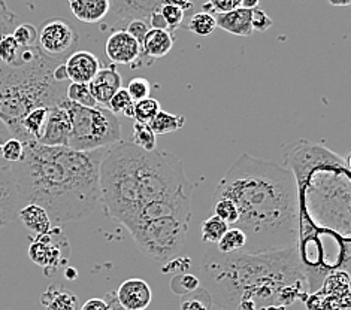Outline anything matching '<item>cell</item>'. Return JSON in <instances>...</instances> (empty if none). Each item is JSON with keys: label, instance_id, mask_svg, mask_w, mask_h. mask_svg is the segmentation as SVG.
<instances>
[{"label": "cell", "instance_id": "17", "mask_svg": "<svg viewBox=\"0 0 351 310\" xmlns=\"http://www.w3.org/2000/svg\"><path fill=\"white\" fill-rule=\"evenodd\" d=\"M111 11L124 23L132 20H145L148 23V16L153 11L160 6V0H110Z\"/></svg>", "mask_w": 351, "mask_h": 310}, {"label": "cell", "instance_id": "46", "mask_svg": "<svg viewBox=\"0 0 351 310\" xmlns=\"http://www.w3.org/2000/svg\"><path fill=\"white\" fill-rule=\"evenodd\" d=\"M160 5H172V6H178L184 12H189L190 10H193V0H160Z\"/></svg>", "mask_w": 351, "mask_h": 310}, {"label": "cell", "instance_id": "5", "mask_svg": "<svg viewBox=\"0 0 351 310\" xmlns=\"http://www.w3.org/2000/svg\"><path fill=\"white\" fill-rule=\"evenodd\" d=\"M106 151L24 142L23 160L11 164L24 205L44 207L58 227L90 216L100 203V163Z\"/></svg>", "mask_w": 351, "mask_h": 310}, {"label": "cell", "instance_id": "31", "mask_svg": "<svg viewBox=\"0 0 351 310\" xmlns=\"http://www.w3.org/2000/svg\"><path fill=\"white\" fill-rule=\"evenodd\" d=\"M21 47L16 44L12 35H6L0 39V63L5 66H11L16 68V62H19Z\"/></svg>", "mask_w": 351, "mask_h": 310}, {"label": "cell", "instance_id": "51", "mask_svg": "<svg viewBox=\"0 0 351 310\" xmlns=\"http://www.w3.org/2000/svg\"><path fill=\"white\" fill-rule=\"evenodd\" d=\"M266 310H286V306H266Z\"/></svg>", "mask_w": 351, "mask_h": 310}, {"label": "cell", "instance_id": "36", "mask_svg": "<svg viewBox=\"0 0 351 310\" xmlns=\"http://www.w3.org/2000/svg\"><path fill=\"white\" fill-rule=\"evenodd\" d=\"M162 16L165 18L166 24H168L169 31L177 30L182 26L184 18H186V12H184L181 8L178 6H172V5H160L158 8Z\"/></svg>", "mask_w": 351, "mask_h": 310}, {"label": "cell", "instance_id": "27", "mask_svg": "<svg viewBox=\"0 0 351 310\" xmlns=\"http://www.w3.org/2000/svg\"><path fill=\"white\" fill-rule=\"evenodd\" d=\"M66 100L73 102L86 107H96L99 106L96 103L95 97L91 96L88 83H80V82H71L68 87H66Z\"/></svg>", "mask_w": 351, "mask_h": 310}, {"label": "cell", "instance_id": "48", "mask_svg": "<svg viewBox=\"0 0 351 310\" xmlns=\"http://www.w3.org/2000/svg\"><path fill=\"white\" fill-rule=\"evenodd\" d=\"M261 0H241V8H245V10H254L258 8Z\"/></svg>", "mask_w": 351, "mask_h": 310}, {"label": "cell", "instance_id": "30", "mask_svg": "<svg viewBox=\"0 0 351 310\" xmlns=\"http://www.w3.org/2000/svg\"><path fill=\"white\" fill-rule=\"evenodd\" d=\"M162 109L160 102L154 97H147L135 102V121L139 122H145L149 124L154 116L157 115V112Z\"/></svg>", "mask_w": 351, "mask_h": 310}, {"label": "cell", "instance_id": "13", "mask_svg": "<svg viewBox=\"0 0 351 310\" xmlns=\"http://www.w3.org/2000/svg\"><path fill=\"white\" fill-rule=\"evenodd\" d=\"M64 68L71 82L88 83L102 69V64L93 53L81 49V51H75L66 58Z\"/></svg>", "mask_w": 351, "mask_h": 310}, {"label": "cell", "instance_id": "18", "mask_svg": "<svg viewBox=\"0 0 351 310\" xmlns=\"http://www.w3.org/2000/svg\"><path fill=\"white\" fill-rule=\"evenodd\" d=\"M215 23L217 27H220L235 36L248 38L253 33L252 10H245V8H237V10L230 12L217 14Z\"/></svg>", "mask_w": 351, "mask_h": 310}, {"label": "cell", "instance_id": "6", "mask_svg": "<svg viewBox=\"0 0 351 310\" xmlns=\"http://www.w3.org/2000/svg\"><path fill=\"white\" fill-rule=\"evenodd\" d=\"M60 60L39 49L35 60L11 68L0 64V120L23 142L21 120L36 107H51L66 100V87L53 78Z\"/></svg>", "mask_w": 351, "mask_h": 310}, {"label": "cell", "instance_id": "33", "mask_svg": "<svg viewBox=\"0 0 351 310\" xmlns=\"http://www.w3.org/2000/svg\"><path fill=\"white\" fill-rule=\"evenodd\" d=\"M12 36L21 48H30L38 44V29L30 23L16 26L12 31Z\"/></svg>", "mask_w": 351, "mask_h": 310}, {"label": "cell", "instance_id": "50", "mask_svg": "<svg viewBox=\"0 0 351 310\" xmlns=\"http://www.w3.org/2000/svg\"><path fill=\"white\" fill-rule=\"evenodd\" d=\"M328 2L332 5V6H350L351 5V0H328Z\"/></svg>", "mask_w": 351, "mask_h": 310}, {"label": "cell", "instance_id": "12", "mask_svg": "<svg viewBox=\"0 0 351 310\" xmlns=\"http://www.w3.org/2000/svg\"><path fill=\"white\" fill-rule=\"evenodd\" d=\"M71 133L69 115L62 105L48 109V116L40 133L39 144L47 146H68Z\"/></svg>", "mask_w": 351, "mask_h": 310}, {"label": "cell", "instance_id": "21", "mask_svg": "<svg viewBox=\"0 0 351 310\" xmlns=\"http://www.w3.org/2000/svg\"><path fill=\"white\" fill-rule=\"evenodd\" d=\"M19 218L24 227H26L29 231H32L33 234H36V236H40V234H47L54 227L45 209L40 207L39 205H35V203L24 205L20 209Z\"/></svg>", "mask_w": 351, "mask_h": 310}, {"label": "cell", "instance_id": "9", "mask_svg": "<svg viewBox=\"0 0 351 310\" xmlns=\"http://www.w3.org/2000/svg\"><path fill=\"white\" fill-rule=\"evenodd\" d=\"M77 44L78 31L68 20L60 16H53L44 21L43 27L38 31V48L47 57L56 60H64V57L72 53Z\"/></svg>", "mask_w": 351, "mask_h": 310}, {"label": "cell", "instance_id": "26", "mask_svg": "<svg viewBox=\"0 0 351 310\" xmlns=\"http://www.w3.org/2000/svg\"><path fill=\"white\" fill-rule=\"evenodd\" d=\"M245 246V234L237 227H229L217 243V250L223 254L239 253Z\"/></svg>", "mask_w": 351, "mask_h": 310}, {"label": "cell", "instance_id": "7", "mask_svg": "<svg viewBox=\"0 0 351 310\" xmlns=\"http://www.w3.org/2000/svg\"><path fill=\"white\" fill-rule=\"evenodd\" d=\"M69 115L71 133L68 146L75 151L110 148L121 140V122L104 106L86 107L69 100L60 103Z\"/></svg>", "mask_w": 351, "mask_h": 310}, {"label": "cell", "instance_id": "25", "mask_svg": "<svg viewBox=\"0 0 351 310\" xmlns=\"http://www.w3.org/2000/svg\"><path fill=\"white\" fill-rule=\"evenodd\" d=\"M187 29L199 38H210L217 29L215 16L210 12H197L191 16Z\"/></svg>", "mask_w": 351, "mask_h": 310}, {"label": "cell", "instance_id": "16", "mask_svg": "<svg viewBox=\"0 0 351 310\" xmlns=\"http://www.w3.org/2000/svg\"><path fill=\"white\" fill-rule=\"evenodd\" d=\"M175 44L173 33L169 30L149 29L141 44V60L149 58V60H158L168 55Z\"/></svg>", "mask_w": 351, "mask_h": 310}, {"label": "cell", "instance_id": "52", "mask_svg": "<svg viewBox=\"0 0 351 310\" xmlns=\"http://www.w3.org/2000/svg\"><path fill=\"white\" fill-rule=\"evenodd\" d=\"M258 310H266V309H265V307H262V309H258Z\"/></svg>", "mask_w": 351, "mask_h": 310}, {"label": "cell", "instance_id": "37", "mask_svg": "<svg viewBox=\"0 0 351 310\" xmlns=\"http://www.w3.org/2000/svg\"><path fill=\"white\" fill-rule=\"evenodd\" d=\"M15 27H16L15 14L10 10V8H8L5 0H0V39L6 35H12Z\"/></svg>", "mask_w": 351, "mask_h": 310}, {"label": "cell", "instance_id": "40", "mask_svg": "<svg viewBox=\"0 0 351 310\" xmlns=\"http://www.w3.org/2000/svg\"><path fill=\"white\" fill-rule=\"evenodd\" d=\"M274 26V21L269 15H267L261 8H254L252 10V27L253 31H267Z\"/></svg>", "mask_w": 351, "mask_h": 310}, {"label": "cell", "instance_id": "24", "mask_svg": "<svg viewBox=\"0 0 351 310\" xmlns=\"http://www.w3.org/2000/svg\"><path fill=\"white\" fill-rule=\"evenodd\" d=\"M130 142L144 151H154L157 148V135L149 127V124L135 121Z\"/></svg>", "mask_w": 351, "mask_h": 310}, {"label": "cell", "instance_id": "8", "mask_svg": "<svg viewBox=\"0 0 351 310\" xmlns=\"http://www.w3.org/2000/svg\"><path fill=\"white\" fill-rule=\"evenodd\" d=\"M71 245L62 227L54 225L47 234H40L32 240L29 257L36 266L43 267L45 276L54 273L69 261Z\"/></svg>", "mask_w": 351, "mask_h": 310}, {"label": "cell", "instance_id": "29", "mask_svg": "<svg viewBox=\"0 0 351 310\" xmlns=\"http://www.w3.org/2000/svg\"><path fill=\"white\" fill-rule=\"evenodd\" d=\"M230 225L226 224L223 220H220L219 216H210L208 220L202 222V227H200V231H202V240L205 243H219L223 234L228 231Z\"/></svg>", "mask_w": 351, "mask_h": 310}, {"label": "cell", "instance_id": "38", "mask_svg": "<svg viewBox=\"0 0 351 310\" xmlns=\"http://www.w3.org/2000/svg\"><path fill=\"white\" fill-rule=\"evenodd\" d=\"M128 93L132 97L133 102L149 97V91H152V83L145 78H133L128 86Z\"/></svg>", "mask_w": 351, "mask_h": 310}, {"label": "cell", "instance_id": "15", "mask_svg": "<svg viewBox=\"0 0 351 310\" xmlns=\"http://www.w3.org/2000/svg\"><path fill=\"white\" fill-rule=\"evenodd\" d=\"M91 96L95 97L99 106L106 107L112 96L123 88V78L115 68H104L97 72L96 77L88 82Z\"/></svg>", "mask_w": 351, "mask_h": 310}, {"label": "cell", "instance_id": "2", "mask_svg": "<svg viewBox=\"0 0 351 310\" xmlns=\"http://www.w3.org/2000/svg\"><path fill=\"white\" fill-rule=\"evenodd\" d=\"M193 191L181 158L165 151H144L120 140L100 163L102 211L129 233L160 218L190 221Z\"/></svg>", "mask_w": 351, "mask_h": 310}, {"label": "cell", "instance_id": "45", "mask_svg": "<svg viewBox=\"0 0 351 310\" xmlns=\"http://www.w3.org/2000/svg\"><path fill=\"white\" fill-rule=\"evenodd\" d=\"M80 310H108V307L104 298H90L80 307Z\"/></svg>", "mask_w": 351, "mask_h": 310}, {"label": "cell", "instance_id": "11", "mask_svg": "<svg viewBox=\"0 0 351 310\" xmlns=\"http://www.w3.org/2000/svg\"><path fill=\"white\" fill-rule=\"evenodd\" d=\"M105 51L114 64L136 68L141 60V44L126 30H115L106 40Z\"/></svg>", "mask_w": 351, "mask_h": 310}, {"label": "cell", "instance_id": "53", "mask_svg": "<svg viewBox=\"0 0 351 310\" xmlns=\"http://www.w3.org/2000/svg\"><path fill=\"white\" fill-rule=\"evenodd\" d=\"M71 2H73V0H69V3H71Z\"/></svg>", "mask_w": 351, "mask_h": 310}, {"label": "cell", "instance_id": "35", "mask_svg": "<svg viewBox=\"0 0 351 310\" xmlns=\"http://www.w3.org/2000/svg\"><path fill=\"white\" fill-rule=\"evenodd\" d=\"M2 157L8 164L20 163L24 157V142L14 136L8 139L2 145Z\"/></svg>", "mask_w": 351, "mask_h": 310}, {"label": "cell", "instance_id": "39", "mask_svg": "<svg viewBox=\"0 0 351 310\" xmlns=\"http://www.w3.org/2000/svg\"><path fill=\"white\" fill-rule=\"evenodd\" d=\"M237 8H241V0H208V3L204 6L205 12H215V14H224L230 12Z\"/></svg>", "mask_w": 351, "mask_h": 310}, {"label": "cell", "instance_id": "10", "mask_svg": "<svg viewBox=\"0 0 351 310\" xmlns=\"http://www.w3.org/2000/svg\"><path fill=\"white\" fill-rule=\"evenodd\" d=\"M24 206L21 190L16 182L11 164L0 169V229H5Z\"/></svg>", "mask_w": 351, "mask_h": 310}, {"label": "cell", "instance_id": "1", "mask_svg": "<svg viewBox=\"0 0 351 310\" xmlns=\"http://www.w3.org/2000/svg\"><path fill=\"white\" fill-rule=\"evenodd\" d=\"M293 173L299 198L298 253L309 292L322 287L333 272H347L348 263L326 237L350 250L351 181L348 157L342 158L323 145L298 140L282 149Z\"/></svg>", "mask_w": 351, "mask_h": 310}, {"label": "cell", "instance_id": "42", "mask_svg": "<svg viewBox=\"0 0 351 310\" xmlns=\"http://www.w3.org/2000/svg\"><path fill=\"white\" fill-rule=\"evenodd\" d=\"M158 8H160V6H158ZM158 8H157L156 11H153L152 14H149V16H148L149 27H152V29H160V30H169L168 29V24H166V21H165V18L162 16L160 11H158Z\"/></svg>", "mask_w": 351, "mask_h": 310}, {"label": "cell", "instance_id": "34", "mask_svg": "<svg viewBox=\"0 0 351 310\" xmlns=\"http://www.w3.org/2000/svg\"><path fill=\"white\" fill-rule=\"evenodd\" d=\"M200 287V281L197 276L189 274V273H182V274H177L175 278L171 281V288L178 296H184L189 294V292L195 291Z\"/></svg>", "mask_w": 351, "mask_h": 310}, {"label": "cell", "instance_id": "28", "mask_svg": "<svg viewBox=\"0 0 351 310\" xmlns=\"http://www.w3.org/2000/svg\"><path fill=\"white\" fill-rule=\"evenodd\" d=\"M181 297V310H210L213 305V300L204 287Z\"/></svg>", "mask_w": 351, "mask_h": 310}, {"label": "cell", "instance_id": "23", "mask_svg": "<svg viewBox=\"0 0 351 310\" xmlns=\"http://www.w3.org/2000/svg\"><path fill=\"white\" fill-rule=\"evenodd\" d=\"M114 115H123L129 120L135 118V102L129 96L126 88H120L110 100V103L106 106Z\"/></svg>", "mask_w": 351, "mask_h": 310}, {"label": "cell", "instance_id": "49", "mask_svg": "<svg viewBox=\"0 0 351 310\" xmlns=\"http://www.w3.org/2000/svg\"><path fill=\"white\" fill-rule=\"evenodd\" d=\"M64 276H66V279L75 281V279L78 278V272H77V269H72V267H68V269L64 270Z\"/></svg>", "mask_w": 351, "mask_h": 310}, {"label": "cell", "instance_id": "32", "mask_svg": "<svg viewBox=\"0 0 351 310\" xmlns=\"http://www.w3.org/2000/svg\"><path fill=\"white\" fill-rule=\"evenodd\" d=\"M214 215L219 216L228 225H235L239 214L235 203L229 198H214Z\"/></svg>", "mask_w": 351, "mask_h": 310}, {"label": "cell", "instance_id": "43", "mask_svg": "<svg viewBox=\"0 0 351 310\" xmlns=\"http://www.w3.org/2000/svg\"><path fill=\"white\" fill-rule=\"evenodd\" d=\"M11 138H12L11 130L8 129V125L2 120H0V169H2V167L10 166L3 160V157H2V145L5 144L8 139H11Z\"/></svg>", "mask_w": 351, "mask_h": 310}, {"label": "cell", "instance_id": "4", "mask_svg": "<svg viewBox=\"0 0 351 310\" xmlns=\"http://www.w3.org/2000/svg\"><path fill=\"white\" fill-rule=\"evenodd\" d=\"M199 281L213 303L224 310L290 306L309 294L298 245L258 254L208 249L199 267Z\"/></svg>", "mask_w": 351, "mask_h": 310}, {"label": "cell", "instance_id": "22", "mask_svg": "<svg viewBox=\"0 0 351 310\" xmlns=\"http://www.w3.org/2000/svg\"><path fill=\"white\" fill-rule=\"evenodd\" d=\"M184 124H186V118L182 115H173L160 109L154 118L149 121V127L156 135H168V133L181 130Z\"/></svg>", "mask_w": 351, "mask_h": 310}, {"label": "cell", "instance_id": "20", "mask_svg": "<svg viewBox=\"0 0 351 310\" xmlns=\"http://www.w3.org/2000/svg\"><path fill=\"white\" fill-rule=\"evenodd\" d=\"M40 303L47 310H80V298L60 283H54L40 296Z\"/></svg>", "mask_w": 351, "mask_h": 310}, {"label": "cell", "instance_id": "47", "mask_svg": "<svg viewBox=\"0 0 351 310\" xmlns=\"http://www.w3.org/2000/svg\"><path fill=\"white\" fill-rule=\"evenodd\" d=\"M53 78L57 81L63 83L64 81H69L68 79V73H66V68H64V63H58L54 70H53Z\"/></svg>", "mask_w": 351, "mask_h": 310}, {"label": "cell", "instance_id": "19", "mask_svg": "<svg viewBox=\"0 0 351 310\" xmlns=\"http://www.w3.org/2000/svg\"><path fill=\"white\" fill-rule=\"evenodd\" d=\"M69 5L75 18L86 24L104 21L111 11L110 0H73Z\"/></svg>", "mask_w": 351, "mask_h": 310}, {"label": "cell", "instance_id": "44", "mask_svg": "<svg viewBox=\"0 0 351 310\" xmlns=\"http://www.w3.org/2000/svg\"><path fill=\"white\" fill-rule=\"evenodd\" d=\"M104 301L106 303V307L108 310H128L124 306H121V303L119 301V298H117V294L115 291H111V292H106L105 297H104Z\"/></svg>", "mask_w": 351, "mask_h": 310}, {"label": "cell", "instance_id": "14", "mask_svg": "<svg viewBox=\"0 0 351 310\" xmlns=\"http://www.w3.org/2000/svg\"><path fill=\"white\" fill-rule=\"evenodd\" d=\"M115 294L121 306L128 310H145L153 300L152 287L145 281L135 278L124 281Z\"/></svg>", "mask_w": 351, "mask_h": 310}, {"label": "cell", "instance_id": "41", "mask_svg": "<svg viewBox=\"0 0 351 310\" xmlns=\"http://www.w3.org/2000/svg\"><path fill=\"white\" fill-rule=\"evenodd\" d=\"M149 29H152V27H149V24L145 20L136 18V20H132V21L128 23L126 31L129 33L132 38H135L139 42V44H142V40H144L147 31Z\"/></svg>", "mask_w": 351, "mask_h": 310}, {"label": "cell", "instance_id": "3", "mask_svg": "<svg viewBox=\"0 0 351 310\" xmlns=\"http://www.w3.org/2000/svg\"><path fill=\"white\" fill-rule=\"evenodd\" d=\"M214 198H229L238 207L239 218L232 227L245 234L244 253H272L298 245V185L286 166L242 154L219 182Z\"/></svg>", "mask_w": 351, "mask_h": 310}]
</instances>
